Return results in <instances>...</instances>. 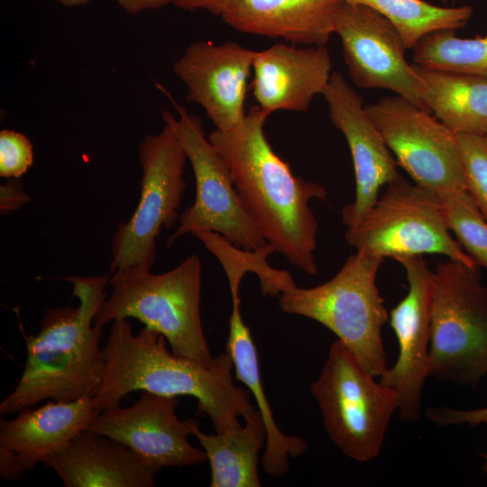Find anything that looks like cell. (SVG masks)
Returning <instances> with one entry per match:
<instances>
[{
  "mask_svg": "<svg viewBox=\"0 0 487 487\" xmlns=\"http://www.w3.org/2000/svg\"><path fill=\"white\" fill-rule=\"evenodd\" d=\"M426 418L440 427L481 424L487 425V406L476 409H456L447 407H430L426 410Z\"/></svg>",
  "mask_w": 487,
  "mask_h": 487,
  "instance_id": "30",
  "label": "cell"
},
{
  "mask_svg": "<svg viewBox=\"0 0 487 487\" xmlns=\"http://www.w3.org/2000/svg\"><path fill=\"white\" fill-rule=\"evenodd\" d=\"M334 32L341 40L345 62L357 87L391 90L430 113L420 80L405 58L404 41L386 18L370 7L342 1Z\"/></svg>",
  "mask_w": 487,
  "mask_h": 487,
  "instance_id": "12",
  "label": "cell"
},
{
  "mask_svg": "<svg viewBox=\"0 0 487 487\" xmlns=\"http://www.w3.org/2000/svg\"><path fill=\"white\" fill-rule=\"evenodd\" d=\"M487 375V287L479 267L447 260L434 271L429 377L477 386Z\"/></svg>",
  "mask_w": 487,
  "mask_h": 487,
  "instance_id": "7",
  "label": "cell"
},
{
  "mask_svg": "<svg viewBox=\"0 0 487 487\" xmlns=\"http://www.w3.org/2000/svg\"><path fill=\"white\" fill-rule=\"evenodd\" d=\"M202 267L192 254L162 273L129 270L109 278L111 294L98 308L94 324L135 318L165 337L171 352L210 366L200 316Z\"/></svg>",
  "mask_w": 487,
  "mask_h": 487,
  "instance_id": "4",
  "label": "cell"
},
{
  "mask_svg": "<svg viewBox=\"0 0 487 487\" xmlns=\"http://www.w3.org/2000/svg\"><path fill=\"white\" fill-rule=\"evenodd\" d=\"M232 303L226 351L232 357L236 380L253 396L265 425L262 468L269 475L280 477L289 469V458L302 455L308 445L298 436L285 435L277 426L262 389L256 346L240 312L239 295L232 296Z\"/></svg>",
  "mask_w": 487,
  "mask_h": 487,
  "instance_id": "21",
  "label": "cell"
},
{
  "mask_svg": "<svg viewBox=\"0 0 487 487\" xmlns=\"http://www.w3.org/2000/svg\"><path fill=\"white\" fill-rule=\"evenodd\" d=\"M167 340L144 326L133 333L128 319L112 322L104 346L106 369L95 401L100 413L116 406L131 392L146 391L170 396H190L198 400V415H207L216 433L242 427L256 410L251 393L233 381L234 363L227 351L207 366L179 356L167 348Z\"/></svg>",
  "mask_w": 487,
  "mask_h": 487,
  "instance_id": "1",
  "label": "cell"
},
{
  "mask_svg": "<svg viewBox=\"0 0 487 487\" xmlns=\"http://www.w3.org/2000/svg\"><path fill=\"white\" fill-rule=\"evenodd\" d=\"M42 464L65 487H153L162 469L125 445L87 429Z\"/></svg>",
  "mask_w": 487,
  "mask_h": 487,
  "instance_id": "19",
  "label": "cell"
},
{
  "mask_svg": "<svg viewBox=\"0 0 487 487\" xmlns=\"http://www.w3.org/2000/svg\"><path fill=\"white\" fill-rule=\"evenodd\" d=\"M33 163V147L22 133L4 129L0 132V176L20 178Z\"/></svg>",
  "mask_w": 487,
  "mask_h": 487,
  "instance_id": "29",
  "label": "cell"
},
{
  "mask_svg": "<svg viewBox=\"0 0 487 487\" xmlns=\"http://www.w3.org/2000/svg\"><path fill=\"white\" fill-rule=\"evenodd\" d=\"M99 412L94 397L71 401L49 400L25 408L12 419L0 420V477L21 480L46 458L87 428Z\"/></svg>",
  "mask_w": 487,
  "mask_h": 487,
  "instance_id": "17",
  "label": "cell"
},
{
  "mask_svg": "<svg viewBox=\"0 0 487 487\" xmlns=\"http://www.w3.org/2000/svg\"><path fill=\"white\" fill-rule=\"evenodd\" d=\"M375 378L336 339L310 387L328 436L357 462L379 455L391 418L399 410L398 393Z\"/></svg>",
  "mask_w": 487,
  "mask_h": 487,
  "instance_id": "6",
  "label": "cell"
},
{
  "mask_svg": "<svg viewBox=\"0 0 487 487\" xmlns=\"http://www.w3.org/2000/svg\"><path fill=\"white\" fill-rule=\"evenodd\" d=\"M342 0H222L216 16L234 29L304 46L326 45Z\"/></svg>",
  "mask_w": 487,
  "mask_h": 487,
  "instance_id": "20",
  "label": "cell"
},
{
  "mask_svg": "<svg viewBox=\"0 0 487 487\" xmlns=\"http://www.w3.org/2000/svg\"><path fill=\"white\" fill-rule=\"evenodd\" d=\"M395 261L404 268L409 287L406 296L389 314L398 342V358L379 381L398 393L400 419L417 422L420 418L422 390L429 377L434 271L422 255Z\"/></svg>",
  "mask_w": 487,
  "mask_h": 487,
  "instance_id": "13",
  "label": "cell"
},
{
  "mask_svg": "<svg viewBox=\"0 0 487 487\" xmlns=\"http://www.w3.org/2000/svg\"><path fill=\"white\" fill-rule=\"evenodd\" d=\"M383 261L356 251L329 280L312 288L294 285L279 297L284 313L328 328L376 378L388 369L381 332L389 313L376 285Z\"/></svg>",
  "mask_w": 487,
  "mask_h": 487,
  "instance_id": "5",
  "label": "cell"
},
{
  "mask_svg": "<svg viewBox=\"0 0 487 487\" xmlns=\"http://www.w3.org/2000/svg\"><path fill=\"white\" fill-rule=\"evenodd\" d=\"M173 0H116L120 7L129 14H137L144 10L157 9L169 4Z\"/></svg>",
  "mask_w": 487,
  "mask_h": 487,
  "instance_id": "32",
  "label": "cell"
},
{
  "mask_svg": "<svg viewBox=\"0 0 487 487\" xmlns=\"http://www.w3.org/2000/svg\"><path fill=\"white\" fill-rule=\"evenodd\" d=\"M253 69V92L263 112H306L314 96L323 94L332 60L326 45L296 48L279 42L255 51Z\"/></svg>",
  "mask_w": 487,
  "mask_h": 487,
  "instance_id": "18",
  "label": "cell"
},
{
  "mask_svg": "<svg viewBox=\"0 0 487 487\" xmlns=\"http://www.w3.org/2000/svg\"><path fill=\"white\" fill-rule=\"evenodd\" d=\"M345 240L356 251L383 259L435 253L479 267L451 235L442 200L402 177L387 185L376 203L347 227Z\"/></svg>",
  "mask_w": 487,
  "mask_h": 487,
  "instance_id": "8",
  "label": "cell"
},
{
  "mask_svg": "<svg viewBox=\"0 0 487 487\" xmlns=\"http://www.w3.org/2000/svg\"><path fill=\"white\" fill-rule=\"evenodd\" d=\"M65 6H79L87 5L90 0H56Z\"/></svg>",
  "mask_w": 487,
  "mask_h": 487,
  "instance_id": "34",
  "label": "cell"
},
{
  "mask_svg": "<svg viewBox=\"0 0 487 487\" xmlns=\"http://www.w3.org/2000/svg\"><path fill=\"white\" fill-rule=\"evenodd\" d=\"M482 138L487 148V133L482 136Z\"/></svg>",
  "mask_w": 487,
  "mask_h": 487,
  "instance_id": "36",
  "label": "cell"
},
{
  "mask_svg": "<svg viewBox=\"0 0 487 487\" xmlns=\"http://www.w3.org/2000/svg\"><path fill=\"white\" fill-rule=\"evenodd\" d=\"M450 231L464 252L487 270V221L467 190L441 199Z\"/></svg>",
  "mask_w": 487,
  "mask_h": 487,
  "instance_id": "27",
  "label": "cell"
},
{
  "mask_svg": "<svg viewBox=\"0 0 487 487\" xmlns=\"http://www.w3.org/2000/svg\"><path fill=\"white\" fill-rule=\"evenodd\" d=\"M322 95L332 124L347 142L354 164L355 198L342 210L343 223L348 227L376 203L381 187L393 183L401 175L362 96L341 73L331 74Z\"/></svg>",
  "mask_w": 487,
  "mask_h": 487,
  "instance_id": "15",
  "label": "cell"
},
{
  "mask_svg": "<svg viewBox=\"0 0 487 487\" xmlns=\"http://www.w3.org/2000/svg\"><path fill=\"white\" fill-rule=\"evenodd\" d=\"M141 195L132 216L120 222L111 243L110 273L151 271L156 259V240L162 229L179 218L187 183V155L172 127L146 134L139 145Z\"/></svg>",
  "mask_w": 487,
  "mask_h": 487,
  "instance_id": "9",
  "label": "cell"
},
{
  "mask_svg": "<svg viewBox=\"0 0 487 487\" xmlns=\"http://www.w3.org/2000/svg\"><path fill=\"white\" fill-rule=\"evenodd\" d=\"M268 114L259 106L228 131L208 136L232 173L242 204L276 252L308 275L317 272L315 250L318 224L310 208L326 188L295 176L271 148L265 133Z\"/></svg>",
  "mask_w": 487,
  "mask_h": 487,
  "instance_id": "2",
  "label": "cell"
},
{
  "mask_svg": "<svg viewBox=\"0 0 487 487\" xmlns=\"http://www.w3.org/2000/svg\"><path fill=\"white\" fill-rule=\"evenodd\" d=\"M161 89L179 114L176 119L171 112L164 111L162 119L178 136L196 181L194 203L179 216V226L168 238L167 245L188 233L206 230L218 233L247 251L261 248L267 242L243 206L229 167L206 137L201 118L190 115L166 89Z\"/></svg>",
  "mask_w": 487,
  "mask_h": 487,
  "instance_id": "10",
  "label": "cell"
},
{
  "mask_svg": "<svg viewBox=\"0 0 487 487\" xmlns=\"http://www.w3.org/2000/svg\"><path fill=\"white\" fill-rule=\"evenodd\" d=\"M254 53L234 41H198L173 64L176 77L188 88L187 99L200 105L219 131L234 128L245 117Z\"/></svg>",
  "mask_w": 487,
  "mask_h": 487,
  "instance_id": "16",
  "label": "cell"
},
{
  "mask_svg": "<svg viewBox=\"0 0 487 487\" xmlns=\"http://www.w3.org/2000/svg\"><path fill=\"white\" fill-rule=\"evenodd\" d=\"M400 166L418 186L440 199L467 190L456 134L400 96L365 106Z\"/></svg>",
  "mask_w": 487,
  "mask_h": 487,
  "instance_id": "11",
  "label": "cell"
},
{
  "mask_svg": "<svg viewBox=\"0 0 487 487\" xmlns=\"http://www.w3.org/2000/svg\"><path fill=\"white\" fill-rule=\"evenodd\" d=\"M428 111L454 133H487V78L413 63Z\"/></svg>",
  "mask_w": 487,
  "mask_h": 487,
  "instance_id": "22",
  "label": "cell"
},
{
  "mask_svg": "<svg viewBox=\"0 0 487 487\" xmlns=\"http://www.w3.org/2000/svg\"><path fill=\"white\" fill-rule=\"evenodd\" d=\"M239 428L208 435L189 419L191 435L205 451L211 469V487H260L258 459L266 428L258 409Z\"/></svg>",
  "mask_w": 487,
  "mask_h": 487,
  "instance_id": "23",
  "label": "cell"
},
{
  "mask_svg": "<svg viewBox=\"0 0 487 487\" xmlns=\"http://www.w3.org/2000/svg\"><path fill=\"white\" fill-rule=\"evenodd\" d=\"M362 5L386 18L400 34L406 49H413L427 34L462 28L470 20L469 5L445 7L424 0H342Z\"/></svg>",
  "mask_w": 487,
  "mask_h": 487,
  "instance_id": "24",
  "label": "cell"
},
{
  "mask_svg": "<svg viewBox=\"0 0 487 487\" xmlns=\"http://www.w3.org/2000/svg\"><path fill=\"white\" fill-rule=\"evenodd\" d=\"M76 307L47 308L35 335H23L26 361L13 391L0 403V414H15L47 400L95 397L105 374L103 326L94 324L107 297L106 276H69Z\"/></svg>",
  "mask_w": 487,
  "mask_h": 487,
  "instance_id": "3",
  "label": "cell"
},
{
  "mask_svg": "<svg viewBox=\"0 0 487 487\" xmlns=\"http://www.w3.org/2000/svg\"><path fill=\"white\" fill-rule=\"evenodd\" d=\"M179 402L178 397L142 391L133 405L98 413L86 429L125 445L161 468L202 464L207 455L189 443V419L176 415Z\"/></svg>",
  "mask_w": 487,
  "mask_h": 487,
  "instance_id": "14",
  "label": "cell"
},
{
  "mask_svg": "<svg viewBox=\"0 0 487 487\" xmlns=\"http://www.w3.org/2000/svg\"><path fill=\"white\" fill-rule=\"evenodd\" d=\"M30 201V197L23 190V183L18 178L8 179L0 187V211L8 215L23 207Z\"/></svg>",
  "mask_w": 487,
  "mask_h": 487,
  "instance_id": "31",
  "label": "cell"
},
{
  "mask_svg": "<svg viewBox=\"0 0 487 487\" xmlns=\"http://www.w3.org/2000/svg\"><path fill=\"white\" fill-rule=\"evenodd\" d=\"M481 456L482 457L483 464H482V470L487 473V454L482 453L481 454Z\"/></svg>",
  "mask_w": 487,
  "mask_h": 487,
  "instance_id": "35",
  "label": "cell"
},
{
  "mask_svg": "<svg viewBox=\"0 0 487 487\" xmlns=\"http://www.w3.org/2000/svg\"><path fill=\"white\" fill-rule=\"evenodd\" d=\"M222 0H173L172 4L182 10L193 12L205 9L216 15Z\"/></svg>",
  "mask_w": 487,
  "mask_h": 487,
  "instance_id": "33",
  "label": "cell"
},
{
  "mask_svg": "<svg viewBox=\"0 0 487 487\" xmlns=\"http://www.w3.org/2000/svg\"><path fill=\"white\" fill-rule=\"evenodd\" d=\"M466 189L487 221V148L482 136L456 134Z\"/></svg>",
  "mask_w": 487,
  "mask_h": 487,
  "instance_id": "28",
  "label": "cell"
},
{
  "mask_svg": "<svg viewBox=\"0 0 487 487\" xmlns=\"http://www.w3.org/2000/svg\"><path fill=\"white\" fill-rule=\"evenodd\" d=\"M415 64L487 78V33L458 37L454 30L424 36L413 48Z\"/></svg>",
  "mask_w": 487,
  "mask_h": 487,
  "instance_id": "26",
  "label": "cell"
},
{
  "mask_svg": "<svg viewBox=\"0 0 487 487\" xmlns=\"http://www.w3.org/2000/svg\"><path fill=\"white\" fill-rule=\"evenodd\" d=\"M192 234L217 258L227 280H242L245 273L253 272L259 278L262 293L271 297H280L284 290L295 284L289 271L274 269L267 262V256L276 252L268 243L257 250L247 251L240 250L216 232L202 230Z\"/></svg>",
  "mask_w": 487,
  "mask_h": 487,
  "instance_id": "25",
  "label": "cell"
}]
</instances>
